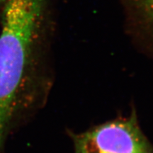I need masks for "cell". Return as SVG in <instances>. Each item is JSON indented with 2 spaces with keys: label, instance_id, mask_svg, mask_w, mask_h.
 Returning a JSON list of instances; mask_svg holds the SVG:
<instances>
[{
  "label": "cell",
  "instance_id": "2",
  "mask_svg": "<svg viewBox=\"0 0 153 153\" xmlns=\"http://www.w3.org/2000/svg\"><path fill=\"white\" fill-rule=\"evenodd\" d=\"M74 153H153L133 118L107 122L74 137Z\"/></svg>",
  "mask_w": 153,
  "mask_h": 153
},
{
  "label": "cell",
  "instance_id": "3",
  "mask_svg": "<svg viewBox=\"0 0 153 153\" xmlns=\"http://www.w3.org/2000/svg\"><path fill=\"white\" fill-rule=\"evenodd\" d=\"M119 1L131 33L153 45V0Z\"/></svg>",
  "mask_w": 153,
  "mask_h": 153
},
{
  "label": "cell",
  "instance_id": "1",
  "mask_svg": "<svg viewBox=\"0 0 153 153\" xmlns=\"http://www.w3.org/2000/svg\"><path fill=\"white\" fill-rule=\"evenodd\" d=\"M47 0H7L0 34V148L46 26Z\"/></svg>",
  "mask_w": 153,
  "mask_h": 153
},
{
  "label": "cell",
  "instance_id": "4",
  "mask_svg": "<svg viewBox=\"0 0 153 153\" xmlns=\"http://www.w3.org/2000/svg\"><path fill=\"white\" fill-rule=\"evenodd\" d=\"M7 0H0V2H6Z\"/></svg>",
  "mask_w": 153,
  "mask_h": 153
}]
</instances>
